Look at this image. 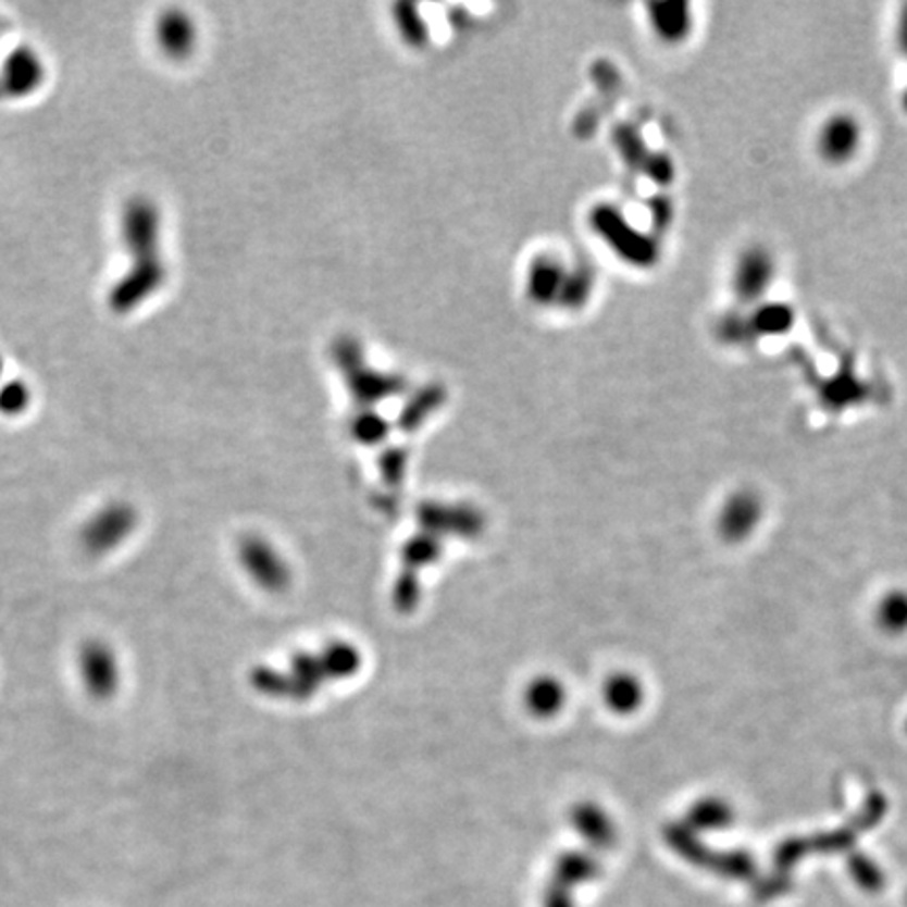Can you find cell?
<instances>
[{
	"mask_svg": "<svg viewBox=\"0 0 907 907\" xmlns=\"http://www.w3.org/2000/svg\"><path fill=\"white\" fill-rule=\"evenodd\" d=\"M664 11L668 15L658 13V30L672 42L683 40L687 36V32L692 30L689 7L687 4H664Z\"/></svg>",
	"mask_w": 907,
	"mask_h": 907,
	"instance_id": "obj_9",
	"label": "cell"
},
{
	"mask_svg": "<svg viewBox=\"0 0 907 907\" xmlns=\"http://www.w3.org/2000/svg\"><path fill=\"white\" fill-rule=\"evenodd\" d=\"M895 40H897V49H899V53L907 58V4L902 9V15H899V22H897V34H895Z\"/></svg>",
	"mask_w": 907,
	"mask_h": 907,
	"instance_id": "obj_11",
	"label": "cell"
},
{
	"mask_svg": "<svg viewBox=\"0 0 907 907\" xmlns=\"http://www.w3.org/2000/svg\"><path fill=\"white\" fill-rule=\"evenodd\" d=\"M42 76V65L28 49H20L11 60L7 61L0 89L7 95H24L36 87Z\"/></svg>",
	"mask_w": 907,
	"mask_h": 907,
	"instance_id": "obj_5",
	"label": "cell"
},
{
	"mask_svg": "<svg viewBox=\"0 0 907 907\" xmlns=\"http://www.w3.org/2000/svg\"><path fill=\"white\" fill-rule=\"evenodd\" d=\"M902 105H904V110L907 112V89L906 92H904V97H902Z\"/></svg>",
	"mask_w": 907,
	"mask_h": 907,
	"instance_id": "obj_12",
	"label": "cell"
},
{
	"mask_svg": "<svg viewBox=\"0 0 907 907\" xmlns=\"http://www.w3.org/2000/svg\"><path fill=\"white\" fill-rule=\"evenodd\" d=\"M137 511L126 502H112L92 514L80 530V546L87 555L99 557L126 543L137 530Z\"/></svg>",
	"mask_w": 907,
	"mask_h": 907,
	"instance_id": "obj_1",
	"label": "cell"
},
{
	"mask_svg": "<svg viewBox=\"0 0 907 907\" xmlns=\"http://www.w3.org/2000/svg\"><path fill=\"white\" fill-rule=\"evenodd\" d=\"M78 672L85 689L97 699L114 696L121 687V664L103 641H87L78 651Z\"/></svg>",
	"mask_w": 907,
	"mask_h": 907,
	"instance_id": "obj_3",
	"label": "cell"
},
{
	"mask_svg": "<svg viewBox=\"0 0 907 907\" xmlns=\"http://www.w3.org/2000/svg\"><path fill=\"white\" fill-rule=\"evenodd\" d=\"M750 328L755 336L760 334H782L786 333L787 328L794 322V313L786 305H758L755 313L748 318Z\"/></svg>",
	"mask_w": 907,
	"mask_h": 907,
	"instance_id": "obj_8",
	"label": "cell"
},
{
	"mask_svg": "<svg viewBox=\"0 0 907 907\" xmlns=\"http://www.w3.org/2000/svg\"><path fill=\"white\" fill-rule=\"evenodd\" d=\"M243 559L246 568L250 570V574H254L257 580L265 582V584H273L275 580V566H273V557H270L268 548L254 541L246 543L243 548Z\"/></svg>",
	"mask_w": 907,
	"mask_h": 907,
	"instance_id": "obj_10",
	"label": "cell"
},
{
	"mask_svg": "<svg viewBox=\"0 0 907 907\" xmlns=\"http://www.w3.org/2000/svg\"><path fill=\"white\" fill-rule=\"evenodd\" d=\"M591 874H593L591 861L586 863L580 859H566L557 872L555 882L550 884L546 893L545 907H574L572 891L577 882L588 880Z\"/></svg>",
	"mask_w": 907,
	"mask_h": 907,
	"instance_id": "obj_6",
	"label": "cell"
},
{
	"mask_svg": "<svg viewBox=\"0 0 907 907\" xmlns=\"http://www.w3.org/2000/svg\"><path fill=\"white\" fill-rule=\"evenodd\" d=\"M863 131L861 124L850 114H834L821 124L817 133V153L828 164H847L861 148Z\"/></svg>",
	"mask_w": 907,
	"mask_h": 907,
	"instance_id": "obj_4",
	"label": "cell"
},
{
	"mask_svg": "<svg viewBox=\"0 0 907 907\" xmlns=\"http://www.w3.org/2000/svg\"><path fill=\"white\" fill-rule=\"evenodd\" d=\"M775 279V259L760 246H748L740 252L733 272H731V290L742 305H760Z\"/></svg>",
	"mask_w": 907,
	"mask_h": 907,
	"instance_id": "obj_2",
	"label": "cell"
},
{
	"mask_svg": "<svg viewBox=\"0 0 907 907\" xmlns=\"http://www.w3.org/2000/svg\"><path fill=\"white\" fill-rule=\"evenodd\" d=\"M158 38H160L162 49L169 55L185 58V53L191 49V42H194V30L185 15L169 13L158 26Z\"/></svg>",
	"mask_w": 907,
	"mask_h": 907,
	"instance_id": "obj_7",
	"label": "cell"
}]
</instances>
